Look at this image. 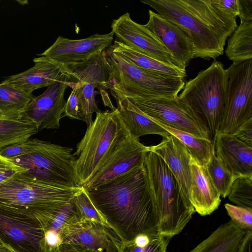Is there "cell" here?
<instances>
[{
  "label": "cell",
  "instance_id": "cell-1",
  "mask_svg": "<svg viewBox=\"0 0 252 252\" xmlns=\"http://www.w3.org/2000/svg\"><path fill=\"white\" fill-rule=\"evenodd\" d=\"M86 191L123 242L140 234H160L158 212L144 164Z\"/></svg>",
  "mask_w": 252,
  "mask_h": 252
},
{
  "label": "cell",
  "instance_id": "cell-2",
  "mask_svg": "<svg viewBox=\"0 0 252 252\" xmlns=\"http://www.w3.org/2000/svg\"><path fill=\"white\" fill-rule=\"evenodd\" d=\"M158 14L178 26L193 45V59L209 60L223 55L237 24L217 9L210 0H144Z\"/></svg>",
  "mask_w": 252,
  "mask_h": 252
},
{
  "label": "cell",
  "instance_id": "cell-3",
  "mask_svg": "<svg viewBox=\"0 0 252 252\" xmlns=\"http://www.w3.org/2000/svg\"><path fill=\"white\" fill-rule=\"evenodd\" d=\"M82 189L53 186L25 171L0 184V211L46 231L56 213Z\"/></svg>",
  "mask_w": 252,
  "mask_h": 252
},
{
  "label": "cell",
  "instance_id": "cell-4",
  "mask_svg": "<svg viewBox=\"0 0 252 252\" xmlns=\"http://www.w3.org/2000/svg\"><path fill=\"white\" fill-rule=\"evenodd\" d=\"M144 166L159 218V234L171 238L179 234L195 210L177 179L158 155L150 151Z\"/></svg>",
  "mask_w": 252,
  "mask_h": 252
},
{
  "label": "cell",
  "instance_id": "cell-5",
  "mask_svg": "<svg viewBox=\"0 0 252 252\" xmlns=\"http://www.w3.org/2000/svg\"><path fill=\"white\" fill-rule=\"evenodd\" d=\"M129 133L117 108L96 113L73 154L76 158L75 178L78 187L94 175Z\"/></svg>",
  "mask_w": 252,
  "mask_h": 252
},
{
  "label": "cell",
  "instance_id": "cell-6",
  "mask_svg": "<svg viewBox=\"0 0 252 252\" xmlns=\"http://www.w3.org/2000/svg\"><path fill=\"white\" fill-rule=\"evenodd\" d=\"M104 52L110 72L109 90L117 103L125 98H175L184 87V78L149 72L108 48Z\"/></svg>",
  "mask_w": 252,
  "mask_h": 252
},
{
  "label": "cell",
  "instance_id": "cell-7",
  "mask_svg": "<svg viewBox=\"0 0 252 252\" xmlns=\"http://www.w3.org/2000/svg\"><path fill=\"white\" fill-rule=\"evenodd\" d=\"M227 84L226 69L221 62L214 60L186 82L178 95L203 125L213 143L221 121Z\"/></svg>",
  "mask_w": 252,
  "mask_h": 252
},
{
  "label": "cell",
  "instance_id": "cell-8",
  "mask_svg": "<svg viewBox=\"0 0 252 252\" xmlns=\"http://www.w3.org/2000/svg\"><path fill=\"white\" fill-rule=\"evenodd\" d=\"M71 147L43 141L29 155L10 159L27 170L26 173L57 187L75 188L76 157Z\"/></svg>",
  "mask_w": 252,
  "mask_h": 252
},
{
  "label": "cell",
  "instance_id": "cell-9",
  "mask_svg": "<svg viewBox=\"0 0 252 252\" xmlns=\"http://www.w3.org/2000/svg\"><path fill=\"white\" fill-rule=\"evenodd\" d=\"M226 71L227 89L218 131L233 134L252 119V59L233 63Z\"/></svg>",
  "mask_w": 252,
  "mask_h": 252
},
{
  "label": "cell",
  "instance_id": "cell-10",
  "mask_svg": "<svg viewBox=\"0 0 252 252\" xmlns=\"http://www.w3.org/2000/svg\"><path fill=\"white\" fill-rule=\"evenodd\" d=\"M127 99L145 114L161 124L196 137L210 140L203 125L178 96L171 98L134 97Z\"/></svg>",
  "mask_w": 252,
  "mask_h": 252
},
{
  "label": "cell",
  "instance_id": "cell-11",
  "mask_svg": "<svg viewBox=\"0 0 252 252\" xmlns=\"http://www.w3.org/2000/svg\"><path fill=\"white\" fill-rule=\"evenodd\" d=\"M62 243L85 247L95 252H121L123 241L110 227L76 214L60 231Z\"/></svg>",
  "mask_w": 252,
  "mask_h": 252
},
{
  "label": "cell",
  "instance_id": "cell-12",
  "mask_svg": "<svg viewBox=\"0 0 252 252\" xmlns=\"http://www.w3.org/2000/svg\"><path fill=\"white\" fill-rule=\"evenodd\" d=\"M149 146L129 133L117 145L94 175L83 187L86 190L95 188L135 168L143 165Z\"/></svg>",
  "mask_w": 252,
  "mask_h": 252
},
{
  "label": "cell",
  "instance_id": "cell-13",
  "mask_svg": "<svg viewBox=\"0 0 252 252\" xmlns=\"http://www.w3.org/2000/svg\"><path fill=\"white\" fill-rule=\"evenodd\" d=\"M111 27L116 40L165 64L177 67L172 55L158 39L144 25L133 21L128 12L114 19Z\"/></svg>",
  "mask_w": 252,
  "mask_h": 252
},
{
  "label": "cell",
  "instance_id": "cell-14",
  "mask_svg": "<svg viewBox=\"0 0 252 252\" xmlns=\"http://www.w3.org/2000/svg\"><path fill=\"white\" fill-rule=\"evenodd\" d=\"M68 87H70L68 81H59L50 85L42 94L34 96L20 118L33 122L39 131L59 128L64 113V94Z\"/></svg>",
  "mask_w": 252,
  "mask_h": 252
},
{
  "label": "cell",
  "instance_id": "cell-15",
  "mask_svg": "<svg viewBox=\"0 0 252 252\" xmlns=\"http://www.w3.org/2000/svg\"><path fill=\"white\" fill-rule=\"evenodd\" d=\"M113 39L112 32L102 34L95 33L80 39L59 36L51 46L39 55L67 65L78 64L106 50L112 45Z\"/></svg>",
  "mask_w": 252,
  "mask_h": 252
},
{
  "label": "cell",
  "instance_id": "cell-16",
  "mask_svg": "<svg viewBox=\"0 0 252 252\" xmlns=\"http://www.w3.org/2000/svg\"><path fill=\"white\" fill-rule=\"evenodd\" d=\"M165 47L177 67L186 71L193 59V45L188 35L177 25L157 13L149 10V20L144 25Z\"/></svg>",
  "mask_w": 252,
  "mask_h": 252
},
{
  "label": "cell",
  "instance_id": "cell-17",
  "mask_svg": "<svg viewBox=\"0 0 252 252\" xmlns=\"http://www.w3.org/2000/svg\"><path fill=\"white\" fill-rule=\"evenodd\" d=\"M39 224L11 217L0 211V239L18 252H51Z\"/></svg>",
  "mask_w": 252,
  "mask_h": 252
},
{
  "label": "cell",
  "instance_id": "cell-18",
  "mask_svg": "<svg viewBox=\"0 0 252 252\" xmlns=\"http://www.w3.org/2000/svg\"><path fill=\"white\" fill-rule=\"evenodd\" d=\"M34 65L21 73L7 77L1 82L18 88L28 94L41 88L48 87L59 81H69L71 73L65 65L45 56L34 58Z\"/></svg>",
  "mask_w": 252,
  "mask_h": 252
},
{
  "label": "cell",
  "instance_id": "cell-19",
  "mask_svg": "<svg viewBox=\"0 0 252 252\" xmlns=\"http://www.w3.org/2000/svg\"><path fill=\"white\" fill-rule=\"evenodd\" d=\"M215 155L234 179L252 176V147L233 134L218 131L214 142Z\"/></svg>",
  "mask_w": 252,
  "mask_h": 252
},
{
  "label": "cell",
  "instance_id": "cell-20",
  "mask_svg": "<svg viewBox=\"0 0 252 252\" xmlns=\"http://www.w3.org/2000/svg\"><path fill=\"white\" fill-rule=\"evenodd\" d=\"M149 150L162 159L189 199L191 186L189 165L191 155L187 148L176 137L169 134L163 137L158 145L149 146Z\"/></svg>",
  "mask_w": 252,
  "mask_h": 252
},
{
  "label": "cell",
  "instance_id": "cell-21",
  "mask_svg": "<svg viewBox=\"0 0 252 252\" xmlns=\"http://www.w3.org/2000/svg\"><path fill=\"white\" fill-rule=\"evenodd\" d=\"M191 186L189 199L195 211L202 216L210 215L219 206L220 195L214 186L204 165L191 156L190 159Z\"/></svg>",
  "mask_w": 252,
  "mask_h": 252
},
{
  "label": "cell",
  "instance_id": "cell-22",
  "mask_svg": "<svg viewBox=\"0 0 252 252\" xmlns=\"http://www.w3.org/2000/svg\"><path fill=\"white\" fill-rule=\"evenodd\" d=\"M71 74L69 79L72 89L77 83L94 84L101 91L109 90L110 72L104 51L84 62L67 66Z\"/></svg>",
  "mask_w": 252,
  "mask_h": 252
},
{
  "label": "cell",
  "instance_id": "cell-23",
  "mask_svg": "<svg viewBox=\"0 0 252 252\" xmlns=\"http://www.w3.org/2000/svg\"><path fill=\"white\" fill-rule=\"evenodd\" d=\"M117 104V109L121 119L133 136L139 138L147 134H157L165 137L169 135L127 98L123 99Z\"/></svg>",
  "mask_w": 252,
  "mask_h": 252
},
{
  "label": "cell",
  "instance_id": "cell-24",
  "mask_svg": "<svg viewBox=\"0 0 252 252\" xmlns=\"http://www.w3.org/2000/svg\"><path fill=\"white\" fill-rule=\"evenodd\" d=\"M245 231L230 220L220 225L189 252H238Z\"/></svg>",
  "mask_w": 252,
  "mask_h": 252
},
{
  "label": "cell",
  "instance_id": "cell-25",
  "mask_svg": "<svg viewBox=\"0 0 252 252\" xmlns=\"http://www.w3.org/2000/svg\"><path fill=\"white\" fill-rule=\"evenodd\" d=\"M108 48L124 57L135 65L152 73L184 79L187 76L186 71L165 64L116 40Z\"/></svg>",
  "mask_w": 252,
  "mask_h": 252
},
{
  "label": "cell",
  "instance_id": "cell-26",
  "mask_svg": "<svg viewBox=\"0 0 252 252\" xmlns=\"http://www.w3.org/2000/svg\"><path fill=\"white\" fill-rule=\"evenodd\" d=\"M225 56L233 63L252 59V21L240 22L227 39Z\"/></svg>",
  "mask_w": 252,
  "mask_h": 252
},
{
  "label": "cell",
  "instance_id": "cell-27",
  "mask_svg": "<svg viewBox=\"0 0 252 252\" xmlns=\"http://www.w3.org/2000/svg\"><path fill=\"white\" fill-rule=\"evenodd\" d=\"M38 131L36 125L29 120L0 117V150L26 141Z\"/></svg>",
  "mask_w": 252,
  "mask_h": 252
},
{
  "label": "cell",
  "instance_id": "cell-28",
  "mask_svg": "<svg viewBox=\"0 0 252 252\" xmlns=\"http://www.w3.org/2000/svg\"><path fill=\"white\" fill-rule=\"evenodd\" d=\"M33 97L32 94L8 84L0 83V111L4 118H20Z\"/></svg>",
  "mask_w": 252,
  "mask_h": 252
},
{
  "label": "cell",
  "instance_id": "cell-29",
  "mask_svg": "<svg viewBox=\"0 0 252 252\" xmlns=\"http://www.w3.org/2000/svg\"><path fill=\"white\" fill-rule=\"evenodd\" d=\"M152 119L165 129L169 134L176 137L187 148L190 155L199 164L202 165H205L206 164L214 150L212 141L209 139L199 138L189 133L171 128Z\"/></svg>",
  "mask_w": 252,
  "mask_h": 252
},
{
  "label": "cell",
  "instance_id": "cell-30",
  "mask_svg": "<svg viewBox=\"0 0 252 252\" xmlns=\"http://www.w3.org/2000/svg\"><path fill=\"white\" fill-rule=\"evenodd\" d=\"M204 166L220 196L223 198L227 197L234 178L216 157L214 149L210 158Z\"/></svg>",
  "mask_w": 252,
  "mask_h": 252
},
{
  "label": "cell",
  "instance_id": "cell-31",
  "mask_svg": "<svg viewBox=\"0 0 252 252\" xmlns=\"http://www.w3.org/2000/svg\"><path fill=\"white\" fill-rule=\"evenodd\" d=\"M75 86L77 89L82 119L88 127L93 122V113L100 111L95 99L97 94L95 89L97 88V86L88 83H77Z\"/></svg>",
  "mask_w": 252,
  "mask_h": 252
},
{
  "label": "cell",
  "instance_id": "cell-32",
  "mask_svg": "<svg viewBox=\"0 0 252 252\" xmlns=\"http://www.w3.org/2000/svg\"><path fill=\"white\" fill-rule=\"evenodd\" d=\"M227 196L236 206L252 210V176L235 179Z\"/></svg>",
  "mask_w": 252,
  "mask_h": 252
},
{
  "label": "cell",
  "instance_id": "cell-33",
  "mask_svg": "<svg viewBox=\"0 0 252 252\" xmlns=\"http://www.w3.org/2000/svg\"><path fill=\"white\" fill-rule=\"evenodd\" d=\"M72 201L75 205L80 217L110 227L95 208L87 191L83 187L82 189L76 193Z\"/></svg>",
  "mask_w": 252,
  "mask_h": 252
},
{
  "label": "cell",
  "instance_id": "cell-34",
  "mask_svg": "<svg viewBox=\"0 0 252 252\" xmlns=\"http://www.w3.org/2000/svg\"><path fill=\"white\" fill-rule=\"evenodd\" d=\"M170 238L160 234L152 236L149 241L142 246H138L133 241L123 242L121 252H166Z\"/></svg>",
  "mask_w": 252,
  "mask_h": 252
},
{
  "label": "cell",
  "instance_id": "cell-35",
  "mask_svg": "<svg viewBox=\"0 0 252 252\" xmlns=\"http://www.w3.org/2000/svg\"><path fill=\"white\" fill-rule=\"evenodd\" d=\"M224 207L235 225L244 231L252 230V210L229 203Z\"/></svg>",
  "mask_w": 252,
  "mask_h": 252
},
{
  "label": "cell",
  "instance_id": "cell-36",
  "mask_svg": "<svg viewBox=\"0 0 252 252\" xmlns=\"http://www.w3.org/2000/svg\"><path fill=\"white\" fill-rule=\"evenodd\" d=\"M41 140L29 139L22 143L8 146L0 150V155L8 159L29 155L33 152L40 145Z\"/></svg>",
  "mask_w": 252,
  "mask_h": 252
},
{
  "label": "cell",
  "instance_id": "cell-37",
  "mask_svg": "<svg viewBox=\"0 0 252 252\" xmlns=\"http://www.w3.org/2000/svg\"><path fill=\"white\" fill-rule=\"evenodd\" d=\"M77 214L76 208L72 201L67 203L56 213L47 229H53L60 233L63 226Z\"/></svg>",
  "mask_w": 252,
  "mask_h": 252
},
{
  "label": "cell",
  "instance_id": "cell-38",
  "mask_svg": "<svg viewBox=\"0 0 252 252\" xmlns=\"http://www.w3.org/2000/svg\"><path fill=\"white\" fill-rule=\"evenodd\" d=\"M27 170L0 155V184Z\"/></svg>",
  "mask_w": 252,
  "mask_h": 252
},
{
  "label": "cell",
  "instance_id": "cell-39",
  "mask_svg": "<svg viewBox=\"0 0 252 252\" xmlns=\"http://www.w3.org/2000/svg\"><path fill=\"white\" fill-rule=\"evenodd\" d=\"M63 116H67L72 119L82 120L80 111L79 103L75 86L65 102Z\"/></svg>",
  "mask_w": 252,
  "mask_h": 252
},
{
  "label": "cell",
  "instance_id": "cell-40",
  "mask_svg": "<svg viewBox=\"0 0 252 252\" xmlns=\"http://www.w3.org/2000/svg\"><path fill=\"white\" fill-rule=\"evenodd\" d=\"M212 4L218 10L231 17L239 15L238 0H210Z\"/></svg>",
  "mask_w": 252,
  "mask_h": 252
},
{
  "label": "cell",
  "instance_id": "cell-41",
  "mask_svg": "<svg viewBox=\"0 0 252 252\" xmlns=\"http://www.w3.org/2000/svg\"><path fill=\"white\" fill-rule=\"evenodd\" d=\"M233 135L239 141L252 147V119L240 126Z\"/></svg>",
  "mask_w": 252,
  "mask_h": 252
},
{
  "label": "cell",
  "instance_id": "cell-42",
  "mask_svg": "<svg viewBox=\"0 0 252 252\" xmlns=\"http://www.w3.org/2000/svg\"><path fill=\"white\" fill-rule=\"evenodd\" d=\"M240 22L252 21V0H238Z\"/></svg>",
  "mask_w": 252,
  "mask_h": 252
},
{
  "label": "cell",
  "instance_id": "cell-43",
  "mask_svg": "<svg viewBox=\"0 0 252 252\" xmlns=\"http://www.w3.org/2000/svg\"><path fill=\"white\" fill-rule=\"evenodd\" d=\"M45 241L46 245L52 251L62 243L61 235L57 231L48 229L45 231Z\"/></svg>",
  "mask_w": 252,
  "mask_h": 252
},
{
  "label": "cell",
  "instance_id": "cell-44",
  "mask_svg": "<svg viewBox=\"0 0 252 252\" xmlns=\"http://www.w3.org/2000/svg\"><path fill=\"white\" fill-rule=\"evenodd\" d=\"M51 252H95L85 247L70 243H62Z\"/></svg>",
  "mask_w": 252,
  "mask_h": 252
},
{
  "label": "cell",
  "instance_id": "cell-45",
  "mask_svg": "<svg viewBox=\"0 0 252 252\" xmlns=\"http://www.w3.org/2000/svg\"><path fill=\"white\" fill-rule=\"evenodd\" d=\"M238 252H252V230L245 231Z\"/></svg>",
  "mask_w": 252,
  "mask_h": 252
},
{
  "label": "cell",
  "instance_id": "cell-46",
  "mask_svg": "<svg viewBox=\"0 0 252 252\" xmlns=\"http://www.w3.org/2000/svg\"><path fill=\"white\" fill-rule=\"evenodd\" d=\"M0 252H18L9 244L0 241Z\"/></svg>",
  "mask_w": 252,
  "mask_h": 252
},
{
  "label": "cell",
  "instance_id": "cell-47",
  "mask_svg": "<svg viewBox=\"0 0 252 252\" xmlns=\"http://www.w3.org/2000/svg\"><path fill=\"white\" fill-rule=\"evenodd\" d=\"M0 117H3L2 114L0 111Z\"/></svg>",
  "mask_w": 252,
  "mask_h": 252
}]
</instances>
